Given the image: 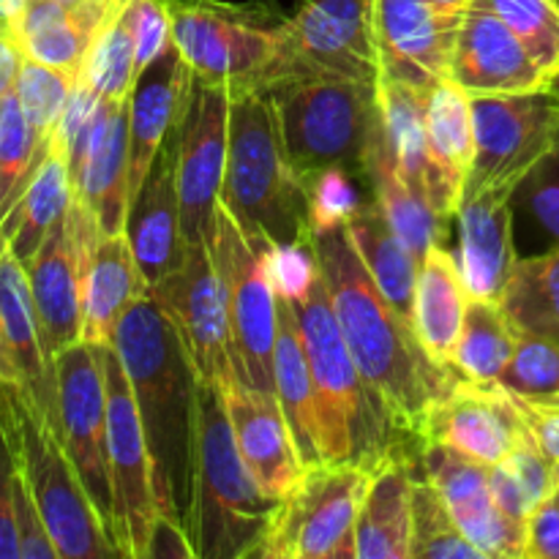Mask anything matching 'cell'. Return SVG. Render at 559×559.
Wrapping results in <instances>:
<instances>
[{
  "mask_svg": "<svg viewBox=\"0 0 559 559\" xmlns=\"http://www.w3.org/2000/svg\"><path fill=\"white\" fill-rule=\"evenodd\" d=\"M175 153H178V131L158 153L126 224V235H129L147 289L156 287L169 271H175L186 254Z\"/></svg>",
  "mask_w": 559,
  "mask_h": 559,
  "instance_id": "obj_27",
  "label": "cell"
},
{
  "mask_svg": "<svg viewBox=\"0 0 559 559\" xmlns=\"http://www.w3.org/2000/svg\"><path fill=\"white\" fill-rule=\"evenodd\" d=\"M519 333L500 304L469 298L451 369L475 382H500L516 353Z\"/></svg>",
  "mask_w": 559,
  "mask_h": 559,
  "instance_id": "obj_37",
  "label": "cell"
},
{
  "mask_svg": "<svg viewBox=\"0 0 559 559\" xmlns=\"http://www.w3.org/2000/svg\"><path fill=\"white\" fill-rule=\"evenodd\" d=\"M473 153V98L453 80L437 82L426 98V156L429 205L442 222L459 213Z\"/></svg>",
  "mask_w": 559,
  "mask_h": 559,
  "instance_id": "obj_26",
  "label": "cell"
},
{
  "mask_svg": "<svg viewBox=\"0 0 559 559\" xmlns=\"http://www.w3.org/2000/svg\"><path fill=\"white\" fill-rule=\"evenodd\" d=\"M489 489L508 516L527 522L530 513L557 491V462L540 451L533 437L511 459L489 469Z\"/></svg>",
  "mask_w": 559,
  "mask_h": 559,
  "instance_id": "obj_41",
  "label": "cell"
},
{
  "mask_svg": "<svg viewBox=\"0 0 559 559\" xmlns=\"http://www.w3.org/2000/svg\"><path fill=\"white\" fill-rule=\"evenodd\" d=\"M429 3L435 5V9L448 11V14H462V11L469 9L473 0H429Z\"/></svg>",
  "mask_w": 559,
  "mask_h": 559,
  "instance_id": "obj_54",
  "label": "cell"
},
{
  "mask_svg": "<svg viewBox=\"0 0 559 559\" xmlns=\"http://www.w3.org/2000/svg\"><path fill=\"white\" fill-rule=\"evenodd\" d=\"M546 91H549V93H555V96L559 98V69H557V74L551 76V82H549V87H546Z\"/></svg>",
  "mask_w": 559,
  "mask_h": 559,
  "instance_id": "obj_55",
  "label": "cell"
},
{
  "mask_svg": "<svg viewBox=\"0 0 559 559\" xmlns=\"http://www.w3.org/2000/svg\"><path fill=\"white\" fill-rule=\"evenodd\" d=\"M284 145L300 178L338 169L366 180L380 131L377 82L338 74H298L267 91Z\"/></svg>",
  "mask_w": 559,
  "mask_h": 559,
  "instance_id": "obj_7",
  "label": "cell"
},
{
  "mask_svg": "<svg viewBox=\"0 0 559 559\" xmlns=\"http://www.w3.org/2000/svg\"><path fill=\"white\" fill-rule=\"evenodd\" d=\"M448 80L469 96L533 93L549 87V76L513 36L511 27L480 9H467L462 14Z\"/></svg>",
  "mask_w": 559,
  "mask_h": 559,
  "instance_id": "obj_21",
  "label": "cell"
},
{
  "mask_svg": "<svg viewBox=\"0 0 559 559\" xmlns=\"http://www.w3.org/2000/svg\"><path fill=\"white\" fill-rule=\"evenodd\" d=\"M500 306L516 333L559 342V246L516 262Z\"/></svg>",
  "mask_w": 559,
  "mask_h": 559,
  "instance_id": "obj_38",
  "label": "cell"
},
{
  "mask_svg": "<svg viewBox=\"0 0 559 559\" xmlns=\"http://www.w3.org/2000/svg\"><path fill=\"white\" fill-rule=\"evenodd\" d=\"M107 385V451L112 480V535L123 559H145L158 519L153 464L134 388L115 347H96Z\"/></svg>",
  "mask_w": 559,
  "mask_h": 559,
  "instance_id": "obj_12",
  "label": "cell"
},
{
  "mask_svg": "<svg viewBox=\"0 0 559 559\" xmlns=\"http://www.w3.org/2000/svg\"><path fill=\"white\" fill-rule=\"evenodd\" d=\"M300 74L380 82L374 0H306L287 20Z\"/></svg>",
  "mask_w": 559,
  "mask_h": 559,
  "instance_id": "obj_18",
  "label": "cell"
},
{
  "mask_svg": "<svg viewBox=\"0 0 559 559\" xmlns=\"http://www.w3.org/2000/svg\"><path fill=\"white\" fill-rule=\"evenodd\" d=\"M500 385L516 396L546 399L559 393V342L519 333L516 353L508 364Z\"/></svg>",
  "mask_w": 559,
  "mask_h": 559,
  "instance_id": "obj_45",
  "label": "cell"
},
{
  "mask_svg": "<svg viewBox=\"0 0 559 559\" xmlns=\"http://www.w3.org/2000/svg\"><path fill=\"white\" fill-rule=\"evenodd\" d=\"M112 347L134 388L158 513L173 516L191 535L202 388L194 364L151 293L126 311Z\"/></svg>",
  "mask_w": 559,
  "mask_h": 559,
  "instance_id": "obj_2",
  "label": "cell"
},
{
  "mask_svg": "<svg viewBox=\"0 0 559 559\" xmlns=\"http://www.w3.org/2000/svg\"><path fill=\"white\" fill-rule=\"evenodd\" d=\"M173 41L197 82L233 91H271L298 76L287 20L260 3L167 0Z\"/></svg>",
  "mask_w": 559,
  "mask_h": 559,
  "instance_id": "obj_5",
  "label": "cell"
},
{
  "mask_svg": "<svg viewBox=\"0 0 559 559\" xmlns=\"http://www.w3.org/2000/svg\"><path fill=\"white\" fill-rule=\"evenodd\" d=\"M229 109H233V87L197 82L178 129L175 173H178L186 246L213 243L216 207L227 173Z\"/></svg>",
  "mask_w": 559,
  "mask_h": 559,
  "instance_id": "obj_15",
  "label": "cell"
},
{
  "mask_svg": "<svg viewBox=\"0 0 559 559\" xmlns=\"http://www.w3.org/2000/svg\"><path fill=\"white\" fill-rule=\"evenodd\" d=\"M469 9L506 22L551 82L559 69V0H473Z\"/></svg>",
  "mask_w": 559,
  "mask_h": 559,
  "instance_id": "obj_43",
  "label": "cell"
},
{
  "mask_svg": "<svg viewBox=\"0 0 559 559\" xmlns=\"http://www.w3.org/2000/svg\"><path fill=\"white\" fill-rule=\"evenodd\" d=\"M80 80L102 102H129L131 98V91L136 85V44L129 0L93 41Z\"/></svg>",
  "mask_w": 559,
  "mask_h": 559,
  "instance_id": "obj_40",
  "label": "cell"
},
{
  "mask_svg": "<svg viewBox=\"0 0 559 559\" xmlns=\"http://www.w3.org/2000/svg\"><path fill=\"white\" fill-rule=\"evenodd\" d=\"M9 391H11V388H9V385H3V382H0V402H3V399L9 396Z\"/></svg>",
  "mask_w": 559,
  "mask_h": 559,
  "instance_id": "obj_57",
  "label": "cell"
},
{
  "mask_svg": "<svg viewBox=\"0 0 559 559\" xmlns=\"http://www.w3.org/2000/svg\"><path fill=\"white\" fill-rule=\"evenodd\" d=\"M218 202L273 243H298L311 235L306 180L289 158L267 91H233L227 173Z\"/></svg>",
  "mask_w": 559,
  "mask_h": 559,
  "instance_id": "obj_4",
  "label": "cell"
},
{
  "mask_svg": "<svg viewBox=\"0 0 559 559\" xmlns=\"http://www.w3.org/2000/svg\"><path fill=\"white\" fill-rule=\"evenodd\" d=\"M147 293L151 289L136 265L129 235H102L85 278L82 342L91 347H112L123 314Z\"/></svg>",
  "mask_w": 559,
  "mask_h": 559,
  "instance_id": "obj_30",
  "label": "cell"
},
{
  "mask_svg": "<svg viewBox=\"0 0 559 559\" xmlns=\"http://www.w3.org/2000/svg\"><path fill=\"white\" fill-rule=\"evenodd\" d=\"M516 396V393H513ZM519 409L527 418L530 431H533L535 442L540 445V451L546 453L549 459L559 462V407L555 404H546L540 399H527V396H516Z\"/></svg>",
  "mask_w": 559,
  "mask_h": 559,
  "instance_id": "obj_52",
  "label": "cell"
},
{
  "mask_svg": "<svg viewBox=\"0 0 559 559\" xmlns=\"http://www.w3.org/2000/svg\"><path fill=\"white\" fill-rule=\"evenodd\" d=\"M289 304L298 314L314 382L325 464L353 462L377 469L396 453L420 451L418 442L399 429L382 399L360 374L344 342L322 271H317L309 289Z\"/></svg>",
  "mask_w": 559,
  "mask_h": 559,
  "instance_id": "obj_3",
  "label": "cell"
},
{
  "mask_svg": "<svg viewBox=\"0 0 559 559\" xmlns=\"http://www.w3.org/2000/svg\"><path fill=\"white\" fill-rule=\"evenodd\" d=\"M519 189H524L535 222L559 246V142L530 169Z\"/></svg>",
  "mask_w": 559,
  "mask_h": 559,
  "instance_id": "obj_48",
  "label": "cell"
},
{
  "mask_svg": "<svg viewBox=\"0 0 559 559\" xmlns=\"http://www.w3.org/2000/svg\"><path fill=\"white\" fill-rule=\"evenodd\" d=\"M462 14L435 9L429 0H374L382 76L420 91L448 80Z\"/></svg>",
  "mask_w": 559,
  "mask_h": 559,
  "instance_id": "obj_19",
  "label": "cell"
},
{
  "mask_svg": "<svg viewBox=\"0 0 559 559\" xmlns=\"http://www.w3.org/2000/svg\"><path fill=\"white\" fill-rule=\"evenodd\" d=\"M145 559H197V546L183 524L158 513L151 530V540H147Z\"/></svg>",
  "mask_w": 559,
  "mask_h": 559,
  "instance_id": "obj_51",
  "label": "cell"
},
{
  "mask_svg": "<svg viewBox=\"0 0 559 559\" xmlns=\"http://www.w3.org/2000/svg\"><path fill=\"white\" fill-rule=\"evenodd\" d=\"M11 407H14L16 456L25 469L49 538L58 549V559L120 557L58 431L41 418V413L20 388L11 391Z\"/></svg>",
  "mask_w": 559,
  "mask_h": 559,
  "instance_id": "obj_9",
  "label": "cell"
},
{
  "mask_svg": "<svg viewBox=\"0 0 559 559\" xmlns=\"http://www.w3.org/2000/svg\"><path fill=\"white\" fill-rule=\"evenodd\" d=\"M524 559H559V489L527 516Z\"/></svg>",
  "mask_w": 559,
  "mask_h": 559,
  "instance_id": "obj_50",
  "label": "cell"
},
{
  "mask_svg": "<svg viewBox=\"0 0 559 559\" xmlns=\"http://www.w3.org/2000/svg\"><path fill=\"white\" fill-rule=\"evenodd\" d=\"M55 371H58V437L112 535L107 385H104L102 358L96 347L80 342L55 358Z\"/></svg>",
  "mask_w": 559,
  "mask_h": 559,
  "instance_id": "obj_16",
  "label": "cell"
},
{
  "mask_svg": "<svg viewBox=\"0 0 559 559\" xmlns=\"http://www.w3.org/2000/svg\"><path fill=\"white\" fill-rule=\"evenodd\" d=\"M473 98V167L462 202L484 191H519L530 169L559 142V98L549 91Z\"/></svg>",
  "mask_w": 559,
  "mask_h": 559,
  "instance_id": "obj_11",
  "label": "cell"
},
{
  "mask_svg": "<svg viewBox=\"0 0 559 559\" xmlns=\"http://www.w3.org/2000/svg\"><path fill=\"white\" fill-rule=\"evenodd\" d=\"M14 391V388H11ZM9 396L0 402V559H20V540L14 527V475H16V437L14 407Z\"/></svg>",
  "mask_w": 559,
  "mask_h": 559,
  "instance_id": "obj_47",
  "label": "cell"
},
{
  "mask_svg": "<svg viewBox=\"0 0 559 559\" xmlns=\"http://www.w3.org/2000/svg\"><path fill=\"white\" fill-rule=\"evenodd\" d=\"M0 382H3V385H9V388H20V391H22V377H20V371H16L14 358H11V353H9V344H5L3 328H0Z\"/></svg>",
  "mask_w": 559,
  "mask_h": 559,
  "instance_id": "obj_53",
  "label": "cell"
},
{
  "mask_svg": "<svg viewBox=\"0 0 559 559\" xmlns=\"http://www.w3.org/2000/svg\"><path fill=\"white\" fill-rule=\"evenodd\" d=\"M98 238L102 233L96 218L74 197L63 222L49 233L36 257L25 265L41 325L44 353L52 364L63 349L82 342L85 278Z\"/></svg>",
  "mask_w": 559,
  "mask_h": 559,
  "instance_id": "obj_14",
  "label": "cell"
},
{
  "mask_svg": "<svg viewBox=\"0 0 559 559\" xmlns=\"http://www.w3.org/2000/svg\"><path fill=\"white\" fill-rule=\"evenodd\" d=\"M347 233L364 260L366 271L377 282L388 300L396 306L402 317L413 322L415 284H418L420 260L404 246V240L393 233L391 222L380 211L377 200L358 205L349 213Z\"/></svg>",
  "mask_w": 559,
  "mask_h": 559,
  "instance_id": "obj_34",
  "label": "cell"
},
{
  "mask_svg": "<svg viewBox=\"0 0 559 559\" xmlns=\"http://www.w3.org/2000/svg\"><path fill=\"white\" fill-rule=\"evenodd\" d=\"M52 142L38 140L22 112L16 93H5L0 102V222L25 194L27 183L47 158Z\"/></svg>",
  "mask_w": 559,
  "mask_h": 559,
  "instance_id": "obj_42",
  "label": "cell"
},
{
  "mask_svg": "<svg viewBox=\"0 0 559 559\" xmlns=\"http://www.w3.org/2000/svg\"><path fill=\"white\" fill-rule=\"evenodd\" d=\"M311 240L353 360L399 429L420 445L426 418L459 374L431 358L413 322L382 295L349 238L347 224L317 229Z\"/></svg>",
  "mask_w": 559,
  "mask_h": 559,
  "instance_id": "obj_1",
  "label": "cell"
},
{
  "mask_svg": "<svg viewBox=\"0 0 559 559\" xmlns=\"http://www.w3.org/2000/svg\"><path fill=\"white\" fill-rule=\"evenodd\" d=\"M530 440L533 431L511 391L500 382H475L459 374L426 418L420 448H445L495 467Z\"/></svg>",
  "mask_w": 559,
  "mask_h": 559,
  "instance_id": "obj_17",
  "label": "cell"
},
{
  "mask_svg": "<svg viewBox=\"0 0 559 559\" xmlns=\"http://www.w3.org/2000/svg\"><path fill=\"white\" fill-rule=\"evenodd\" d=\"M409 559H486L462 533L445 497L420 469L413 480V540Z\"/></svg>",
  "mask_w": 559,
  "mask_h": 559,
  "instance_id": "obj_39",
  "label": "cell"
},
{
  "mask_svg": "<svg viewBox=\"0 0 559 559\" xmlns=\"http://www.w3.org/2000/svg\"><path fill=\"white\" fill-rule=\"evenodd\" d=\"M102 98L85 82L76 80L69 104L63 109V118L58 123V131H55V142L63 151L66 164H69L71 183H74L76 173L82 167V158H85L87 142H91L93 126H96L98 112H102Z\"/></svg>",
  "mask_w": 559,
  "mask_h": 559,
  "instance_id": "obj_46",
  "label": "cell"
},
{
  "mask_svg": "<svg viewBox=\"0 0 559 559\" xmlns=\"http://www.w3.org/2000/svg\"><path fill=\"white\" fill-rule=\"evenodd\" d=\"M167 320L178 331L202 385H222L238 377L229 333L227 293L222 273L213 262L211 246H186V254L151 289Z\"/></svg>",
  "mask_w": 559,
  "mask_h": 559,
  "instance_id": "obj_13",
  "label": "cell"
},
{
  "mask_svg": "<svg viewBox=\"0 0 559 559\" xmlns=\"http://www.w3.org/2000/svg\"><path fill=\"white\" fill-rule=\"evenodd\" d=\"M467 304L469 293L464 287L456 257L448 254L440 243L431 246L420 260L413 325L431 358H437L440 364L451 366V355L459 333H462Z\"/></svg>",
  "mask_w": 559,
  "mask_h": 559,
  "instance_id": "obj_33",
  "label": "cell"
},
{
  "mask_svg": "<svg viewBox=\"0 0 559 559\" xmlns=\"http://www.w3.org/2000/svg\"><path fill=\"white\" fill-rule=\"evenodd\" d=\"M349 178L353 175L338 173V169H328V173L306 178V191H309L311 207V233L333 227V224H344L349 218V213L358 207L355 191L349 189Z\"/></svg>",
  "mask_w": 559,
  "mask_h": 559,
  "instance_id": "obj_49",
  "label": "cell"
},
{
  "mask_svg": "<svg viewBox=\"0 0 559 559\" xmlns=\"http://www.w3.org/2000/svg\"><path fill=\"white\" fill-rule=\"evenodd\" d=\"M273 243L243 227L218 202L211 254L227 293L235 369L243 385L273 393V353L278 331V293L273 284Z\"/></svg>",
  "mask_w": 559,
  "mask_h": 559,
  "instance_id": "obj_8",
  "label": "cell"
},
{
  "mask_svg": "<svg viewBox=\"0 0 559 559\" xmlns=\"http://www.w3.org/2000/svg\"><path fill=\"white\" fill-rule=\"evenodd\" d=\"M420 469L445 497L462 533L486 559H524L527 522L511 519L489 489V464L473 462L445 448H420Z\"/></svg>",
  "mask_w": 559,
  "mask_h": 559,
  "instance_id": "obj_20",
  "label": "cell"
},
{
  "mask_svg": "<svg viewBox=\"0 0 559 559\" xmlns=\"http://www.w3.org/2000/svg\"><path fill=\"white\" fill-rule=\"evenodd\" d=\"M0 328L22 377V393L58 431V371L44 353L27 267L11 254L9 246L0 249Z\"/></svg>",
  "mask_w": 559,
  "mask_h": 559,
  "instance_id": "obj_25",
  "label": "cell"
},
{
  "mask_svg": "<svg viewBox=\"0 0 559 559\" xmlns=\"http://www.w3.org/2000/svg\"><path fill=\"white\" fill-rule=\"evenodd\" d=\"M71 202H74V183H71L69 164L58 142H52L47 158L27 183L25 194L0 222V249L9 246L11 254L22 265H27L49 238V233L63 222Z\"/></svg>",
  "mask_w": 559,
  "mask_h": 559,
  "instance_id": "obj_32",
  "label": "cell"
},
{
  "mask_svg": "<svg viewBox=\"0 0 559 559\" xmlns=\"http://www.w3.org/2000/svg\"><path fill=\"white\" fill-rule=\"evenodd\" d=\"M374 469L311 464L278 500L257 559H358L355 527Z\"/></svg>",
  "mask_w": 559,
  "mask_h": 559,
  "instance_id": "obj_10",
  "label": "cell"
},
{
  "mask_svg": "<svg viewBox=\"0 0 559 559\" xmlns=\"http://www.w3.org/2000/svg\"><path fill=\"white\" fill-rule=\"evenodd\" d=\"M557 489H559V462H557Z\"/></svg>",
  "mask_w": 559,
  "mask_h": 559,
  "instance_id": "obj_59",
  "label": "cell"
},
{
  "mask_svg": "<svg viewBox=\"0 0 559 559\" xmlns=\"http://www.w3.org/2000/svg\"><path fill=\"white\" fill-rule=\"evenodd\" d=\"M382 134L402 178L429 202V156H426V98L429 91L380 76Z\"/></svg>",
  "mask_w": 559,
  "mask_h": 559,
  "instance_id": "obj_36",
  "label": "cell"
},
{
  "mask_svg": "<svg viewBox=\"0 0 559 559\" xmlns=\"http://www.w3.org/2000/svg\"><path fill=\"white\" fill-rule=\"evenodd\" d=\"M74 197L93 213L102 235L129 224V102H104L74 178Z\"/></svg>",
  "mask_w": 559,
  "mask_h": 559,
  "instance_id": "obj_28",
  "label": "cell"
},
{
  "mask_svg": "<svg viewBox=\"0 0 559 559\" xmlns=\"http://www.w3.org/2000/svg\"><path fill=\"white\" fill-rule=\"evenodd\" d=\"M540 402H546V404H555V407H559V393H555V396H546V399H540Z\"/></svg>",
  "mask_w": 559,
  "mask_h": 559,
  "instance_id": "obj_56",
  "label": "cell"
},
{
  "mask_svg": "<svg viewBox=\"0 0 559 559\" xmlns=\"http://www.w3.org/2000/svg\"><path fill=\"white\" fill-rule=\"evenodd\" d=\"M276 506L240 456L222 391L202 385L191 522L197 559H257Z\"/></svg>",
  "mask_w": 559,
  "mask_h": 559,
  "instance_id": "obj_6",
  "label": "cell"
},
{
  "mask_svg": "<svg viewBox=\"0 0 559 559\" xmlns=\"http://www.w3.org/2000/svg\"><path fill=\"white\" fill-rule=\"evenodd\" d=\"M60 3H66V5H74V3H80V0H60Z\"/></svg>",
  "mask_w": 559,
  "mask_h": 559,
  "instance_id": "obj_58",
  "label": "cell"
},
{
  "mask_svg": "<svg viewBox=\"0 0 559 559\" xmlns=\"http://www.w3.org/2000/svg\"><path fill=\"white\" fill-rule=\"evenodd\" d=\"M273 393L282 404V413L287 418L289 431H293L304 467L325 464L314 382H311L298 314H295L293 304L282 295H278V331L276 353H273Z\"/></svg>",
  "mask_w": 559,
  "mask_h": 559,
  "instance_id": "obj_31",
  "label": "cell"
},
{
  "mask_svg": "<svg viewBox=\"0 0 559 559\" xmlns=\"http://www.w3.org/2000/svg\"><path fill=\"white\" fill-rule=\"evenodd\" d=\"M197 87L175 41L136 80L129 98V202L134 205L158 153L180 129ZM131 213V211H129Z\"/></svg>",
  "mask_w": 559,
  "mask_h": 559,
  "instance_id": "obj_22",
  "label": "cell"
},
{
  "mask_svg": "<svg viewBox=\"0 0 559 559\" xmlns=\"http://www.w3.org/2000/svg\"><path fill=\"white\" fill-rule=\"evenodd\" d=\"M218 391L246 467L267 497L282 500L304 475V459L276 393L243 385L240 377L222 382Z\"/></svg>",
  "mask_w": 559,
  "mask_h": 559,
  "instance_id": "obj_23",
  "label": "cell"
},
{
  "mask_svg": "<svg viewBox=\"0 0 559 559\" xmlns=\"http://www.w3.org/2000/svg\"><path fill=\"white\" fill-rule=\"evenodd\" d=\"M366 183L374 191V200L385 218L391 222L393 233L404 240L409 251L418 260H424L426 251L442 240V229L445 222L431 211L426 197H420L407 180L399 173L396 162H393L391 151H388L385 134H382V115H380V131L374 136L369 156V169H366Z\"/></svg>",
  "mask_w": 559,
  "mask_h": 559,
  "instance_id": "obj_35",
  "label": "cell"
},
{
  "mask_svg": "<svg viewBox=\"0 0 559 559\" xmlns=\"http://www.w3.org/2000/svg\"><path fill=\"white\" fill-rule=\"evenodd\" d=\"M76 80L80 76L69 74V71L52 69V66H44L22 55L14 93L38 140H55V131H58V123L63 118V109L69 104Z\"/></svg>",
  "mask_w": 559,
  "mask_h": 559,
  "instance_id": "obj_44",
  "label": "cell"
},
{
  "mask_svg": "<svg viewBox=\"0 0 559 559\" xmlns=\"http://www.w3.org/2000/svg\"><path fill=\"white\" fill-rule=\"evenodd\" d=\"M516 191L495 189L469 197L459 205V271L469 298L500 304L516 267L513 249L511 197Z\"/></svg>",
  "mask_w": 559,
  "mask_h": 559,
  "instance_id": "obj_24",
  "label": "cell"
},
{
  "mask_svg": "<svg viewBox=\"0 0 559 559\" xmlns=\"http://www.w3.org/2000/svg\"><path fill=\"white\" fill-rule=\"evenodd\" d=\"M418 464L420 451H402L371 473L355 527L358 559H409L413 480Z\"/></svg>",
  "mask_w": 559,
  "mask_h": 559,
  "instance_id": "obj_29",
  "label": "cell"
}]
</instances>
